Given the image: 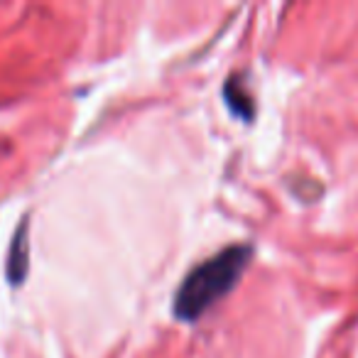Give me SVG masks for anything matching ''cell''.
<instances>
[{"label": "cell", "instance_id": "obj_1", "mask_svg": "<svg viewBox=\"0 0 358 358\" xmlns=\"http://www.w3.org/2000/svg\"><path fill=\"white\" fill-rule=\"evenodd\" d=\"M253 258L250 245H229L214 258L199 263L177 287L174 294V317L179 322H196L219 299H224L238 285L245 265Z\"/></svg>", "mask_w": 358, "mask_h": 358}, {"label": "cell", "instance_id": "obj_3", "mask_svg": "<svg viewBox=\"0 0 358 358\" xmlns=\"http://www.w3.org/2000/svg\"><path fill=\"white\" fill-rule=\"evenodd\" d=\"M224 99H226V103H229V108L234 110L238 118H245V120L253 118V113H255L253 96L248 94V89H245V84L238 79V76H234V79L226 84Z\"/></svg>", "mask_w": 358, "mask_h": 358}, {"label": "cell", "instance_id": "obj_2", "mask_svg": "<svg viewBox=\"0 0 358 358\" xmlns=\"http://www.w3.org/2000/svg\"><path fill=\"white\" fill-rule=\"evenodd\" d=\"M8 275H10V282L20 285L27 275V219L22 221L20 231L15 234L10 248V260H8Z\"/></svg>", "mask_w": 358, "mask_h": 358}]
</instances>
